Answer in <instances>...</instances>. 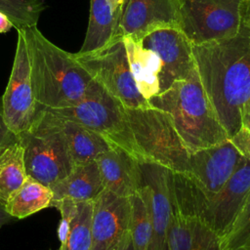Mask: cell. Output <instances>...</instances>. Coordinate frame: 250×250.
I'll return each mask as SVG.
<instances>
[{
    "label": "cell",
    "mask_w": 250,
    "mask_h": 250,
    "mask_svg": "<svg viewBox=\"0 0 250 250\" xmlns=\"http://www.w3.org/2000/svg\"><path fill=\"white\" fill-rule=\"evenodd\" d=\"M178 28L191 45L234 36L241 25L243 0H176Z\"/></svg>",
    "instance_id": "cell-8"
},
{
    "label": "cell",
    "mask_w": 250,
    "mask_h": 250,
    "mask_svg": "<svg viewBox=\"0 0 250 250\" xmlns=\"http://www.w3.org/2000/svg\"><path fill=\"white\" fill-rule=\"evenodd\" d=\"M229 140L246 158L250 159V131L240 128Z\"/></svg>",
    "instance_id": "cell-29"
},
{
    "label": "cell",
    "mask_w": 250,
    "mask_h": 250,
    "mask_svg": "<svg viewBox=\"0 0 250 250\" xmlns=\"http://www.w3.org/2000/svg\"><path fill=\"white\" fill-rule=\"evenodd\" d=\"M117 250H134V246H133V241H132V237H131V233H130V229L126 232V234L124 235V237L122 238Z\"/></svg>",
    "instance_id": "cell-32"
},
{
    "label": "cell",
    "mask_w": 250,
    "mask_h": 250,
    "mask_svg": "<svg viewBox=\"0 0 250 250\" xmlns=\"http://www.w3.org/2000/svg\"><path fill=\"white\" fill-rule=\"evenodd\" d=\"M104 188L130 198L141 188L140 162L119 147H110L96 158Z\"/></svg>",
    "instance_id": "cell-16"
},
{
    "label": "cell",
    "mask_w": 250,
    "mask_h": 250,
    "mask_svg": "<svg viewBox=\"0 0 250 250\" xmlns=\"http://www.w3.org/2000/svg\"><path fill=\"white\" fill-rule=\"evenodd\" d=\"M241 128L250 131V99L245 104L241 114Z\"/></svg>",
    "instance_id": "cell-31"
},
{
    "label": "cell",
    "mask_w": 250,
    "mask_h": 250,
    "mask_svg": "<svg viewBox=\"0 0 250 250\" xmlns=\"http://www.w3.org/2000/svg\"><path fill=\"white\" fill-rule=\"evenodd\" d=\"M93 202H77L70 230L65 242L61 244L60 250H90Z\"/></svg>",
    "instance_id": "cell-25"
},
{
    "label": "cell",
    "mask_w": 250,
    "mask_h": 250,
    "mask_svg": "<svg viewBox=\"0 0 250 250\" xmlns=\"http://www.w3.org/2000/svg\"><path fill=\"white\" fill-rule=\"evenodd\" d=\"M51 207H55L61 213V220L58 227V237L61 244H63L67 238L72 220L76 213L77 202L69 199H62L53 202Z\"/></svg>",
    "instance_id": "cell-28"
},
{
    "label": "cell",
    "mask_w": 250,
    "mask_h": 250,
    "mask_svg": "<svg viewBox=\"0 0 250 250\" xmlns=\"http://www.w3.org/2000/svg\"><path fill=\"white\" fill-rule=\"evenodd\" d=\"M19 140V137L16 136L8 127L2 110V104L0 103V153L10 145L14 144Z\"/></svg>",
    "instance_id": "cell-30"
},
{
    "label": "cell",
    "mask_w": 250,
    "mask_h": 250,
    "mask_svg": "<svg viewBox=\"0 0 250 250\" xmlns=\"http://www.w3.org/2000/svg\"><path fill=\"white\" fill-rule=\"evenodd\" d=\"M130 233L134 250H148L153 235L152 213L148 190L141 184L139 190L130 197Z\"/></svg>",
    "instance_id": "cell-23"
},
{
    "label": "cell",
    "mask_w": 250,
    "mask_h": 250,
    "mask_svg": "<svg viewBox=\"0 0 250 250\" xmlns=\"http://www.w3.org/2000/svg\"><path fill=\"white\" fill-rule=\"evenodd\" d=\"M140 170L141 184L148 190L153 222V235L148 250H163L172 211L169 171L152 162H140Z\"/></svg>",
    "instance_id": "cell-15"
},
{
    "label": "cell",
    "mask_w": 250,
    "mask_h": 250,
    "mask_svg": "<svg viewBox=\"0 0 250 250\" xmlns=\"http://www.w3.org/2000/svg\"><path fill=\"white\" fill-rule=\"evenodd\" d=\"M53 202L69 199L74 202L94 201L104 190V182L96 160L75 164L69 174L51 187Z\"/></svg>",
    "instance_id": "cell-19"
},
{
    "label": "cell",
    "mask_w": 250,
    "mask_h": 250,
    "mask_svg": "<svg viewBox=\"0 0 250 250\" xmlns=\"http://www.w3.org/2000/svg\"><path fill=\"white\" fill-rule=\"evenodd\" d=\"M109 1H110V4H111L115 14L121 18L123 9H124L128 0H109Z\"/></svg>",
    "instance_id": "cell-35"
},
{
    "label": "cell",
    "mask_w": 250,
    "mask_h": 250,
    "mask_svg": "<svg viewBox=\"0 0 250 250\" xmlns=\"http://www.w3.org/2000/svg\"><path fill=\"white\" fill-rule=\"evenodd\" d=\"M58 250H60V248H59V249H58Z\"/></svg>",
    "instance_id": "cell-38"
},
{
    "label": "cell",
    "mask_w": 250,
    "mask_h": 250,
    "mask_svg": "<svg viewBox=\"0 0 250 250\" xmlns=\"http://www.w3.org/2000/svg\"><path fill=\"white\" fill-rule=\"evenodd\" d=\"M177 27L176 0H128L118 25V34L142 40L149 33Z\"/></svg>",
    "instance_id": "cell-14"
},
{
    "label": "cell",
    "mask_w": 250,
    "mask_h": 250,
    "mask_svg": "<svg viewBox=\"0 0 250 250\" xmlns=\"http://www.w3.org/2000/svg\"><path fill=\"white\" fill-rule=\"evenodd\" d=\"M220 245L222 250H250V192Z\"/></svg>",
    "instance_id": "cell-27"
},
{
    "label": "cell",
    "mask_w": 250,
    "mask_h": 250,
    "mask_svg": "<svg viewBox=\"0 0 250 250\" xmlns=\"http://www.w3.org/2000/svg\"><path fill=\"white\" fill-rule=\"evenodd\" d=\"M14 218L8 214V212L5 209V206L0 203V228L8 223H10Z\"/></svg>",
    "instance_id": "cell-36"
},
{
    "label": "cell",
    "mask_w": 250,
    "mask_h": 250,
    "mask_svg": "<svg viewBox=\"0 0 250 250\" xmlns=\"http://www.w3.org/2000/svg\"><path fill=\"white\" fill-rule=\"evenodd\" d=\"M14 27L11 21L0 12V33H6L11 30V28Z\"/></svg>",
    "instance_id": "cell-34"
},
{
    "label": "cell",
    "mask_w": 250,
    "mask_h": 250,
    "mask_svg": "<svg viewBox=\"0 0 250 250\" xmlns=\"http://www.w3.org/2000/svg\"><path fill=\"white\" fill-rule=\"evenodd\" d=\"M141 41L146 48L155 52L161 61L160 93L176 80L186 78L195 67L192 45L177 27L153 31Z\"/></svg>",
    "instance_id": "cell-13"
},
{
    "label": "cell",
    "mask_w": 250,
    "mask_h": 250,
    "mask_svg": "<svg viewBox=\"0 0 250 250\" xmlns=\"http://www.w3.org/2000/svg\"><path fill=\"white\" fill-rule=\"evenodd\" d=\"M129 67L141 95L148 101L158 95L162 63L155 52L146 48L141 40L123 36Z\"/></svg>",
    "instance_id": "cell-18"
},
{
    "label": "cell",
    "mask_w": 250,
    "mask_h": 250,
    "mask_svg": "<svg viewBox=\"0 0 250 250\" xmlns=\"http://www.w3.org/2000/svg\"><path fill=\"white\" fill-rule=\"evenodd\" d=\"M59 118L74 165L94 161L100 154L112 147L105 139L94 131L73 121Z\"/></svg>",
    "instance_id": "cell-21"
},
{
    "label": "cell",
    "mask_w": 250,
    "mask_h": 250,
    "mask_svg": "<svg viewBox=\"0 0 250 250\" xmlns=\"http://www.w3.org/2000/svg\"><path fill=\"white\" fill-rule=\"evenodd\" d=\"M165 245L168 250H222L219 236L198 218L183 213L173 202Z\"/></svg>",
    "instance_id": "cell-17"
},
{
    "label": "cell",
    "mask_w": 250,
    "mask_h": 250,
    "mask_svg": "<svg viewBox=\"0 0 250 250\" xmlns=\"http://www.w3.org/2000/svg\"><path fill=\"white\" fill-rule=\"evenodd\" d=\"M27 177L22 146L18 140L0 153V203L5 206L9 197Z\"/></svg>",
    "instance_id": "cell-24"
},
{
    "label": "cell",
    "mask_w": 250,
    "mask_h": 250,
    "mask_svg": "<svg viewBox=\"0 0 250 250\" xmlns=\"http://www.w3.org/2000/svg\"><path fill=\"white\" fill-rule=\"evenodd\" d=\"M27 176L53 187L74 166L61 120L47 109L40 110L29 129L19 136Z\"/></svg>",
    "instance_id": "cell-5"
},
{
    "label": "cell",
    "mask_w": 250,
    "mask_h": 250,
    "mask_svg": "<svg viewBox=\"0 0 250 250\" xmlns=\"http://www.w3.org/2000/svg\"><path fill=\"white\" fill-rule=\"evenodd\" d=\"M45 8L44 0H0V12L17 29L36 26Z\"/></svg>",
    "instance_id": "cell-26"
},
{
    "label": "cell",
    "mask_w": 250,
    "mask_h": 250,
    "mask_svg": "<svg viewBox=\"0 0 250 250\" xmlns=\"http://www.w3.org/2000/svg\"><path fill=\"white\" fill-rule=\"evenodd\" d=\"M192 54L202 86L230 139L241 128L250 99V30L241 21L234 36L192 45Z\"/></svg>",
    "instance_id": "cell-1"
},
{
    "label": "cell",
    "mask_w": 250,
    "mask_h": 250,
    "mask_svg": "<svg viewBox=\"0 0 250 250\" xmlns=\"http://www.w3.org/2000/svg\"><path fill=\"white\" fill-rule=\"evenodd\" d=\"M130 198L105 189L93 202L90 250H117L129 230Z\"/></svg>",
    "instance_id": "cell-12"
},
{
    "label": "cell",
    "mask_w": 250,
    "mask_h": 250,
    "mask_svg": "<svg viewBox=\"0 0 250 250\" xmlns=\"http://www.w3.org/2000/svg\"><path fill=\"white\" fill-rule=\"evenodd\" d=\"M52 201L51 188L27 176L22 185L9 197L5 209L14 219H24L51 207Z\"/></svg>",
    "instance_id": "cell-22"
},
{
    "label": "cell",
    "mask_w": 250,
    "mask_h": 250,
    "mask_svg": "<svg viewBox=\"0 0 250 250\" xmlns=\"http://www.w3.org/2000/svg\"><path fill=\"white\" fill-rule=\"evenodd\" d=\"M125 112L145 162L156 163L172 173H188L190 152L167 112L150 105L125 107Z\"/></svg>",
    "instance_id": "cell-7"
},
{
    "label": "cell",
    "mask_w": 250,
    "mask_h": 250,
    "mask_svg": "<svg viewBox=\"0 0 250 250\" xmlns=\"http://www.w3.org/2000/svg\"><path fill=\"white\" fill-rule=\"evenodd\" d=\"M150 106L167 112L188 150L221 144L229 139L202 86L194 67L184 79L150 98Z\"/></svg>",
    "instance_id": "cell-3"
},
{
    "label": "cell",
    "mask_w": 250,
    "mask_h": 250,
    "mask_svg": "<svg viewBox=\"0 0 250 250\" xmlns=\"http://www.w3.org/2000/svg\"><path fill=\"white\" fill-rule=\"evenodd\" d=\"M244 158L229 139L190 153L187 174L169 172L171 196L178 202L188 203L213 195L226 185Z\"/></svg>",
    "instance_id": "cell-4"
},
{
    "label": "cell",
    "mask_w": 250,
    "mask_h": 250,
    "mask_svg": "<svg viewBox=\"0 0 250 250\" xmlns=\"http://www.w3.org/2000/svg\"><path fill=\"white\" fill-rule=\"evenodd\" d=\"M242 21L250 30V0H243L242 4Z\"/></svg>",
    "instance_id": "cell-33"
},
{
    "label": "cell",
    "mask_w": 250,
    "mask_h": 250,
    "mask_svg": "<svg viewBox=\"0 0 250 250\" xmlns=\"http://www.w3.org/2000/svg\"><path fill=\"white\" fill-rule=\"evenodd\" d=\"M163 250H168V249H167V248H166V247H165V248H164V249H163Z\"/></svg>",
    "instance_id": "cell-37"
},
{
    "label": "cell",
    "mask_w": 250,
    "mask_h": 250,
    "mask_svg": "<svg viewBox=\"0 0 250 250\" xmlns=\"http://www.w3.org/2000/svg\"><path fill=\"white\" fill-rule=\"evenodd\" d=\"M47 110L94 131L111 146L125 150L139 162H145L134 139L125 107L98 81L79 103L68 107Z\"/></svg>",
    "instance_id": "cell-6"
},
{
    "label": "cell",
    "mask_w": 250,
    "mask_h": 250,
    "mask_svg": "<svg viewBox=\"0 0 250 250\" xmlns=\"http://www.w3.org/2000/svg\"><path fill=\"white\" fill-rule=\"evenodd\" d=\"M250 192V159L244 158L226 185L211 196L181 203L172 202L185 214L198 218L220 238L228 231Z\"/></svg>",
    "instance_id": "cell-10"
},
{
    "label": "cell",
    "mask_w": 250,
    "mask_h": 250,
    "mask_svg": "<svg viewBox=\"0 0 250 250\" xmlns=\"http://www.w3.org/2000/svg\"><path fill=\"white\" fill-rule=\"evenodd\" d=\"M120 17L115 14L109 0H90L89 22L79 53L97 51L118 34Z\"/></svg>",
    "instance_id": "cell-20"
},
{
    "label": "cell",
    "mask_w": 250,
    "mask_h": 250,
    "mask_svg": "<svg viewBox=\"0 0 250 250\" xmlns=\"http://www.w3.org/2000/svg\"><path fill=\"white\" fill-rule=\"evenodd\" d=\"M17 31L14 62L1 104L8 127L19 137L29 129L41 109L35 99L24 36L21 29Z\"/></svg>",
    "instance_id": "cell-11"
},
{
    "label": "cell",
    "mask_w": 250,
    "mask_h": 250,
    "mask_svg": "<svg viewBox=\"0 0 250 250\" xmlns=\"http://www.w3.org/2000/svg\"><path fill=\"white\" fill-rule=\"evenodd\" d=\"M21 30L26 43L35 99L40 109L68 107L84 99L97 81L72 53L47 39L37 25Z\"/></svg>",
    "instance_id": "cell-2"
},
{
    "label": "cell",
    "mask_w": 250,
    "mask_h": 250,
    "mask_svg": "<svg viewBox=\"0 0 250 250\" xmlns=\"http://www.w3.org/2000/svg\"><path fill=\"white\" fill-rule=\"evenodd\" d=\"M74 59L126 108L149 106L139 92L130 71L123 36L89 53H72Z\"/></svg>",
    "instance_id": "cell-9"
}]
</instances>
